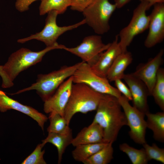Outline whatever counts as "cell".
<instances>
[{"label": "cell", "mask_w": 164, "mask_h": 164, "mask_svg": "<svg viewBox=\"0 0 164 164\" xmlns=\"http://www.w3.org/2000/svg\"><path fill=\"white\" fill-rule=\"evenodd\" d=\"M82 62V61L70 66H63L58 70L48 74H38L35 83L12 94L36 90L37 93L44 102L54 94L64 81L73 75Z\"/></svg>", "instance_id": "obj_3"}, {"label": "cell", "mask_w": 164, "mask_h": 164, "mask_svg": "<svg viewBox=\"0 0 164 164\" xmlns=\"http://www.w3.org/2000/svg\"><path fill=\"white\" fill-rule=\"evenodd\" d=\"M70 6V0H42L39 7V14L43 15L52 10L62 14Z\"/></svg>", "instance_id": "obj_23"}, {"label": "cell", "mask_w": 164, "mask_h": 164, "mask_svg": "<svg viewBox=\"0 0 164 164\" xmlns=\"http://www.w3.org/2000/svg\"><path fill=\"white\" fill-rule=\"evenodd\" d=\"M0 76L2 78V87L6 88H10L14 85L13 81H12L4 70L3 65H0Z\"/></svg>", "instance_id": "obj_31"}, {"label": "cell", "mask_w": 164, "mask_h": 164, "mask_svg": "<svg viewBox=\"0 0 164 164\" xmlns=\"http://www.w3.org/2000/svg\"><path fill=\"white\" fill-rule=\"evenodd\" d=\"M104 142L102 128L98 124L92 122L73 138L71 144L74 146L81 144Z\"/></svg>", "instance_id": "obj_17"}, {"label": "cell", "mask_w": 164, "mask_h": 164, "mask_svg": "<svg viewBox=\"0 0 164 164\" xmlns=\"http://www.w3.org/2000/svg\"><path fill=\"white\" fill-rule=\"evenodd\" d=\"M36 0H16L15 7L19 11L23 12L28 10L29 5Z\"/></svg>", "instance_id": "obj_32"}, {"label": "cell", "mask_w": 164, "mask_h": 164, "mask_svg": "<svg viewBox=\"0 0 164 164\" xmlns=\"http://www.w3.org/2000/svg\"><path fill=\"white\" fill-rule=\"evenodd\" d=\"M164 53V49H161L153 58L145 63L139 65L135 71L132 73L145 84L149 95H151L156 81L157 72L162 63Z\"/></svg>", "instance_id": "obj_13"}, {"label": "cell", "mask_w": 164, "mask_h": 164, "mask_svg": "<svg viewBox=\"0 0 164 164\" xmlns=\"http://www.w3.org/2000/svg\"><path fill=\"white\" fill-rule=\"evenodd\" d=\"M72 77L73 83L85 84L97 92L111 95L118 98L121 95L116 88L111 85L106 77L96 74L91 67L84 61L76 70Z\"/></svg>", "instance_id": "obj_8"}, {"label": "cell", "mask_w": 164, "mask_h": 164, "mask_svg": "<svg viewBox=\"0 0 164 164\" xmlns=\"http://www.w3.org/2000/svg\"><path fill=\"white\" fill-rule=\"evenodd\" d=\"M47 13L45 25L41 31L28 37L19 39L17 42L24 43L30 40L36 39L43 42L46 46H51L57 43L56 40L58 38L64 33L86 24L84 19L72 25L59 26L56 22V18L58 14L57 12L55 10H52Z\"/></svg>", "instance_id": "obj_7"}, {"label": "cell", "mask_w": 164, "mask_h": 164, "mask_svg": "<svg viewBox=\"0 0 164 164\" xmlns=\"http://www.w3.org/2000/svg\"><path fill=\"white\" fill-rule=\"evenodd\" d=\"M72 76L64 81L54 94L44 102L43 110L46 113L55 112L64 116L73 84Z\"/></svg>", "instance_id": "obj_12"}, {"label": "cell", "mask_w": 164, "mask_h": 164, "mask_svg": "<svg viewBox=\"0 0 164 164\" xmlns=\"http://www.w3.org/2000/svg\"><path fill=\"white\" fill-rule=\"evenodd\" d=\"M73 139L72 129L67 127L65 130L60 133H48L47 137L42 141L46 144L50 143L57 148L58 154V163L60 164L63 154L67 147L71 144Z\"/></svg>", "instance_id": "obj_18"}, {"label": "cell", "mask_w": 164, "mask_h": 164, "mask_svg": "<svg viewBox=\"0 0 164 164\" xmlns=\"http://www.w3.org/2000/svg\"><path fill=\"white\" fill-rule=\"evenodd\" d=\"M123 79L127 84L131 91L133 106L145 115L149 111L147 97L149 95L146 85L132 73L124 74Z\"/></svg>", "instance_id": "obj_14"}, {"label": "cell", "mask_w": 164, "mask_h": 164, "mask_svg": "<svg viewBox=\"0 0 164 164\" xmlns=\"http://www.w3.org/2000/svg\"><path fill=\"white\" fill-rule=\"evenodd\" d=\"M119 102L126 116L127 125L130 128L129 135L136 143L143 144L146 142L145 134L146 122L145 114L134 106H132L129 101L123 95L118 98Z\"/></svg>", "instance_id": "obj_10"}, {"label": "cell", "mask_w": 164, "mask_h": 164, "mask_svg": "<svg viewBox=\"0 0 164 164\" xmlns=\"http://www.w3.org/2000/svg\"><path fill=\"white\" fill-rule=\"evenodd\" d=\"M131 0H114L117 8H121L129 2Z\"/></svg>", "instance_id": "obj_33"}, {"label": "cell", "mask_w": 164, "mask_h": 164, "mask_svg": "<svg viewBox=\"0 0 164 164\" xmlns=\"http://www.w3.org/2000/svg\"><path fill=\"white\" fill-rule=\"evenodd\" d=\"M115 85L117 89L129 101H132L131 91L129 88L122 81L121 79H117L114 81Z\"/></svg>", "instance_id": "obj_30"}, {"label": "cell", "mask_w": 164, "mask_h": 164, "mask_svg": "<svg viewBox=\"0 0 164 164\" xmlns=\"http://www.w3.org/2000/svg\"><path fill=\"white\" fill-rule=\"evenodd\" d=\"M13 109L21 112L36 121L43 131L44 125L48 118L44 114L29 106L24 105L8 96L0 90V111Z\"/></svg>", "instance_id": "obj_15"}, {"label": "cell", "mask_w": 164, "mask_h": 164, "mask_svg": "<svg viewBox=\"0 0 164 164\" xmlns=\"http://www.w3.org/2000/svg\"><path fill=\"white\" fill-rule=\"evenodd\" d=\"M133 58L131 53L126 51L122 53L116 58L107 73L106 78L109 81L123 79L124 71L132 63Z\"/></svg>", "instance_id": "obj_19"}, {"label": "cell", "mask_w": 164, "mask_h": 164, "mask_svg": "<svg viewBox=\"0 0 164 164\" xmlns=\"http://www.w3.org/2000/svg\"><path fill=\"white\" fill-rule=\"evenodd\" d=\"M113 143H109L106 146L82 163L84 164H108L113 159Z\"/></svg>", "instance_id": "obj_22"}, {"label": "cell", "mask_w": 164, "mask_h": 164, "mask_svg": "<svg viewBox=\"0 0 164 164\" xmlns=\"http://www.w3.org/2000/svg\"><path fill=\"white\" fill-rule=\"evenodd\" d=\"M70 9L73 10L82 12L94 0H70Z\"/></svg>", "instance_id": "obj_29"}, {"label": "cell", "mask_w": 164, "mask_h": 164, "mask_svg": "<svg viewBox=\"0 0 164 164\" xmlns=\"http://www.w3.org/2000/svg\"><path fill=\"white\" fill-rule=\"evenodd\" d=\"M140 1H145L148 2L152 6L155 4L159 3H164V0H139Z\"/></svg>", "instance_id": "obj_34"}, {"label": "cell", "mask_w": 164, "mask_h": 164, "mask_svg": "<svg viewBox=\"0 0 164 164\" xmlns=\"http://www.w3.org/2000/svg\"><path fill=\"white\" fill-rule=\"evenodd\" d=\"M50 124L47 128L48 133H60L64 132L69 125L64 116L55 112L49 113Z\"/></svg>", "instance_id": "obj_26"}, {"label": "cell", "mask_w": 164, "mask_h": 164, "mask_svg": "<svg viewBox=\"0 0 164 164\" xmlns=\"http://www.w3.org/2000/svg\"><path fill=\"white\" fill-rule=\"evenodd\" d=\"M118 98L103 94L96 110L93 122L99 125L103 129L104 142L113 143L118 133L127 121Z\"/></svg>", "instance_id": "obj_1"}, {"label": "cell", "mask_w": 164, "mask_h": 164, "mask_svg": "<svg viewBox=\"0 0 164 164\" xmlns=\"http://www.w3.org/2000/svg\"><path fill=\"white\" fill-rule=\"evenodd\" d=\"M151 6L146 1H141L133 10L129 24L120 31L118 36L122 53L127 51L128 47L136 36L148 29L149 16L146 12Z\"/></svg>", "instance_id": "obj_6"}, {"label": "cell", "mask_w": 164, "mask_h": 164, "mask_svg": "<svg viewBox=\"0 0 164 164\" xmlns=\"http://www.w3.org/2000/svg\"><path fill=\"white\" fill-rule=\"evenodd\" d=\"M65 46L57 43L38 52L21 48L10 55L7 61L3 65V69L13 81L21 72L41 61L46 53L54 49H63Z\"/></svg>", "instance_id": "obj_4"}, {"label": "cell", "mask_w": 164, "mask_h": 164, "mask_svg": "<svg viewBox=\"0 0 164 164\" xmlns=\"http://www.w3.org/2000/svg\"><path fill=\"white\" fill-rule=\"evenodd\" d=\"M108 143L102 142L78 145L72 151V156L75 161L83 162Z\"/></svg>", "instance_id": "obj_21"}, {"label": "cell", "mask_w": 164, "mask_h": 164, "mask_svg": "<svg viewBox=\"0 0 164 164\" xmlns=\"http://www.w3.org/2000/svg\"><path fill=\"white\" fill-rule=\"evenodd\" d=\"M117 8L109 0H94L82 12L86 24L97 34H104L110 29V19Z\"/></svg>", "instance_id": "obj_5"}, {"label": "cell", "mask_w": 164, "mask_h": 164, "mask_svg": "<svg viewBox=\"0 0 164 164\" xmlns=\"http://www.w3.org/2000/svg\"><path fill=\"white\" fill-rule=\"evenodd\" d=\"M119 148L127 155L133 164H146L149 161L143 148L138 149L126 143L121 144Z\"/></svg>", "instance_id": "obj_25"}, {"label": "cell", "mask_w": 164, "mask_h": 164, "mask_svg": "<svg viewBox=\"0 0 164 164\" xmlns=\"http://www.w3.org/2000/svg\"><path fill=\"white\" fill-rule=\"evenodd\" d=\"M45 144L42 142L38 144L33 151L22 162V164H46L43 158L45 152L42 149Z\"/></svg>", "instance_id": "obj_28"}, {"label": "cell", "mask_w": 164, "mask_h": 164, "mask_svg": "<svg viewBox=\"0 0 164 164\" xmlns=\"http://www.w3.org/2000/svg\"><path fill=\"white\" fill-rule=\"evenodd\" d=\"M111 43H104L100 35H92L85 37L76 47L63 50L80 57L91 67L97 61L101 54L109 47Z\"/></svg>", "instance_id": "obj_9"}, {"label": "cell", "mask_w": 164, "mask_h": 164, "mask_svg": "<svg viewBox=\"0 0 164 164\" xmlns=\"http://www.w3.org/2000/svg\"><path fill=\"white\" fill-rule=\"evenodd\" d=\"M103 94L83 83H74L64 110V117L67 125L76 113L86 114L96 110Z\"/></svg>", "instance_id": "obj_2"}, {"label": "cell", "mask_w": 164, "mask_h": 164, "mask_svg": "<svg viewBox=\"0 0 164 164\" xmlns=\"http://www.w3.org/2000/svg\"><path fill=\"white\" fill-rule=\"evenodd\" d=\"M149 15V32L144 42L147 48H152L164 39V4L157 3Z\"/></svg>", "instance_id": "obj_11"}, {"label": "cell", "mask_w": 164, "mask_h": 164, "mask_svg": "<svg viewBox=\"0 0 164 164\" xmlns=\"http://www.w3.org/2000/svg\"><path fill=\"white\" fill-rule=\"evenodd\" d=\"M156 103L161 109L164 111V70L160 68L157 72L156 81L152 91Z\"/></svg>", "instance_id": "obj_24"}, {"label": "cell", "mask_w": 164, "mask_h": 164, "mask_svg": "<svg viewBox=\"0 0 164 164\" xmlns=\"http://www.w3.org/2000/svg\"><path fill=\"white\" fill-rule=\"evenodd\" d=\"M147 128L151 130L154 138L161 142H164V112L152 113L147 112Z\"/></svg>", "instance_id": "obj_20"}, {"label": "cell", "mask_w": 164, "mask_h": 164, "mask_svg": "<svg viewBox=\"0 0 164 164\" xmlns=\"http://www.w3.org/2000/svg\"><path fill=\"white\" fill-rule=\"evenodd\" d=\"M122 53L117 35L108 49L101 54L96 63L91 67L92 70L97 75L106 77L108 72L114 60Z\"/></svg>", "instance_id": "obj_16"}, {"label": "cell", "mask_w": 164, "mask_h": 164, "mask_svg": "<svg viewBox=\"0 0 164 164\" xmlns=\"http://www.w3.org/2000/svg\"><path fill=\"white\" fill-rule=\"evenodd\" d=\"M149 161L154 159L164 163V149L159 148L155 143L150 145L146 142L142 144Z\"/></svg>", "instance_id": "obj_27"}]
</instances>
